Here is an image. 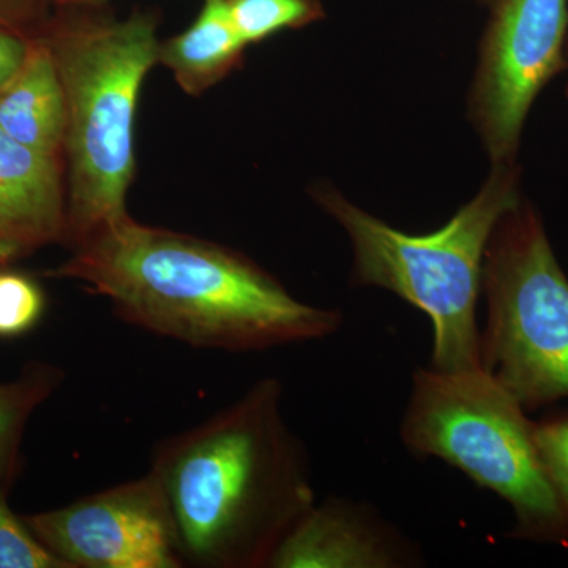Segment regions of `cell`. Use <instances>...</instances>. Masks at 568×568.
<instances>
[{
  "mask_svg": "<svg viewBox=\"0 0 568 568\" xmlns=\"http://www.w3.org/2000/svg\"><path fill=\"white\" fill-rule=\"evenodd\" d=\"M312 196L349 237L353 286L390 291L428 316L429 368L444 373L481 368L477 325L481 268L500 216L525 197L517 162L491 164L480 192L446 226L428 234L396 230L351 203L331 183H316Z\"/></svg>",
  "mask_w": 568,
  "mask_h": 568,
  "instance_id": "cell-4",
  "label": "cell"
},
{
  "mask_svg": "<svg viewBox=\"0 0 568 568\" xmlns=\"http://www.w3.org/2000/svg\"><path fill=\"white\" fill-rule=\"evenodd\" d=\"M567 55H568V39H567Z\"/></svg>",
  "mask_w": 568,
  "mask_h": 568,
  "instance_id": "cell-22",
  "label": "cell"
},
{
  "mask_svg": "<svg viewBox=\"0 0 568 568\" xmlns=\"http://www.w3.org/2000/svg\"><path fill=\"white\" fill-rule=\"evenodd\" d=\"M566 95H567V99H568V85H567V89H566Z\"/></svg>",
  "mask_w": 568,
  "mask_h": 568,
  "instance_id": "cell-21",
  "label": "cell"
},
{
  "mask_svg": "<svg viewBox=\"0 0 568 568\" xmlns=\"http://www.w3.org/2000/svg\"><path fill=\"white\" fill-rule=\"evenodd\" d=\"M480 366L526 410L568 398V278L523 197L497 222L481 268Z\"/></svg>",
  "mask_w": 568,
  "mask_h": 568,
  "instance_id": "cell-6",
  "label": "cell"
},
{
  "mask_svg": "<svg viewBox=\"0 0 568 568\" xmlns=\"http://www.w3.org/2000/svg\"><path fill=\"white\" fill-rule=\"evenodd\" d=\"M420 562V549L366 504L331 497L297 519L267 567L405 568Z\"/></svg>",
  "mask_w": 568,
  "mask_h": 568,
  "instance_id": "cell-9",
  "label": "cell"
},
{
  "mask_svg": "<svg viewBox=\"0 0 568 568\" xmlns=\"http://www.w3.org/2000/svg\"><path fill=\"white\" fill-rule=\"evenodd\" d=\"M70 250L65 263L43 275L80 283L125 323L197 349L253 353L316 342L345 323L338 310L298 301L230 246L132 216Z\"/></svg>",
  "mask_w": 568,
  "mask_h": 568,
  "instance_id": "cell-1",
  "label": "cell"
},
{
  "mask_svg": "<svg viewBox=\"0 0 568 568\" xmlns=\"http://www.w3.org/2000/svg\"><path fill=\"white\" fill-rule=\"evenodd\" d=\"M0 130L33 151L63 159L65 92L50 47L39 36L20 69L0 89Z\"/></svg>",
  "mask_w": 568,
  "mask_h": 568,
  "instance_id": "cell-11",
  "label": "cell"
},
{
  "mask_svg": "<svg viewBox=\"0 0 568 568\" xmlns=\"http://www.w3.org/2000/svg\"><path fill=\"white\" fill-rule=\"evenodd\" d=\"M11 485L0 480V568H67L11 510Z\"/></svg>",
  "mask_w": 568,
  "mask_h": 568,
  "instance_id": "cell-16",
  "label": "cell"
},
{
  "mask_svg": "<svg viewBox=\"0 0 568 568\" xmlns=\"http://www.w3.org/2000/svg\"><path fill=\"white\" fill-rule=\"evenodd\" d=\"M22 519L67 568L185 567L166 497L151 470Z\"/></svg>",
  "mask_w": 568,
  "mask_h": 568,
  "instance_id": "cell-8",
  "label": "cell"
},
{
  "mask_svg": "<svg viewBox=\"0 0 568 568\" xmlns=\"http://www.w3.org/2000/svg\"><path fill=\"white\" fill-rule=\"evenodd\" d=\"M63 381V372L47 362H31L21 375L0 384V480L13 484L21 470V444L29 418Z\"/></svg>",
  "mask_w": 568,
  "mask_h": 568,
  "instance_id": "cell-13",
  "label": "cell"
},
{
  "mask_svg": "<svg viewBox=\"0 0 568 568\" xmlns=\"http://www.w3.org/2000/svg\"><path fill=\"white\" fill-rule=\"evenodd\" d=\"M55 9V0H0V28L36 37Z\"/></svg>",
  "mask_w": 568,
  "mask_h": 568,
  "instance_id": "cell-18",
  "label": "cell"
},
{
  "mask_svg": "<svg viewBox=\"0 0 568 568\" xmlns=\"http://www.w3.org/2000/svg\"><path fill=\"white\" fill-rule=\"evenodd\" d=\"M484 369L417 368L402 436L418 457L443 459L514 511L511 536L568 544V517L548 476L534 422Z\"/></svg>",
  "mask_w": 568,
  "mask_h": 568,
  "instance_id": "cell-5",
  "label": "cell"
},
{
  "mask_svg": "<svg viewBox=\"0 0 568 568\" xmlns=\"http://www.w3.org/2000/svg\"><path fill=\"white\" fill-rule=\"evenodd\" d=\"M65 233V162L0 130V267L63 245Z\"/></svg>",
  "mask_w": 568,
  "mask_h": 568,
  "instance_id": "cell-10",
  "label": "cell"
},
{
  "mask_svg": "<svg viewBox=\"0 0 568 568\" xmlns=\"http://www.w3.org/2000/svg\"><path fill=\"white\" fill-rule=\"evenodd\" d=\"M44 310L47 295L37 280L11 267H0V338L29 334Z\"/></svg>",
  "mask_w": 568,
  "mask_h": 568,
  "instance_id": "cell-15",
  "label": "cell"
},
{
  "mask_svg": "<svg viewBox=\"0 0 568 568\" xmlns=\"http://www.w3.org/2000/svg\"><path fill=\"white\" fill-rule=\"evenodd\" d=\"M33 37L0 28V89L17 73L28 55Z\"/></svg>",
  "mask_w": 568,
  "mask_h": 568,
  "instance_id": "cell-19",
  "label": "cell"
},
{
  "mask_svg": "<svg viewBox=\"0 0 568 568\" xmlns=\"http://www.w3.org/2000/svg\"><path fill=\"white\" fill-rule=\"evenodd\" d=\"M245 50L226 0H204L185 31L160 41L159 62L173 73L183 92L200 97L241 69Z\"/></svg>",
  "mask_w": 568,
  "mask_h": 568,
  "instance_id": "cell-12",
  "label": "cell"
},
{
  "mask_svg": "<svg viewBox=\"0 0 568 568\" xmlns=\"http://www.w3.org/2000/svg\"><path fill=\"white\" fill-rule=\"evenodd\" d=\"M183 566L263 568L316 503L308 455L283 414L276 377L155 447Z\"/></svg>",
  "mask_w": 568,
  "mask_h": 568,
  "instance_id": "cell-2",
  "label": "cell"
},
{
  "mask_svg": "<svg viewBox=\"0 0 568 568\" xmlns=\"http://www.w3.org/2000/svg\"><path fill=\"white\" fill-rule=\"evenodd\" d=\"M103 6L55 7L37 33L50 47L65 92L69 248L130 216L138 103L142 82L159 63L156 13L134 10L118 18Z\"/></svg>",
  "mask_w": 568,
  "mask_h": 568,
  "instance_id": "cell-3",
  "label": "cell"
},
{
  "mask_svg": "<svg viewBox=\"0 0 568 568\" xmlns=\"http://www.w3.org/2000/svg\"><path fill=\"white\" fill-rule=\"evenodd\" d=\"M488 11L467 114L491 164L517 162L530 108L568 70V0H477Z\"/></svg>",
  "mask_w": 568,
  "mask_h": 568,
  "instance_id": "cell-7",
  "label": "cell"
},
{
  "mask_svg": "<svg viewBox=\"0 0 568 568\" xmlns=\"http://www.w3.org/2000/svg\"><path fill=\"white\" fill-rule=\"evenodd\" d=\"M541 458L568 517V413L534 422Z\"/></svg>",
  "mask_w": 568,
  "mask_h": 568,
  "instance_id": "cell-17",
  "label": "cell"
},
{
  "mask_svg": "<svg viewBox=\"0 0 568 568\" xmlns=\"http://www.w3.org/2000/svg\"><path fill=\"white\" fill-rule=\"evenodd\" d=\"M226 7L246 47L263 43L275 33L308 28L325 18L323 0H226Z\"/></svg>",
  "mask_w": 568,
  "mask_h": 568,
  "instance_id": "cell-14",
  "label": "cell"
},
{
  "mask_svg": "<svg viewBox=\"0 0 568 568\" xmlns=\"http://www.w3.org/2000/svg\"><path fill=\"white\" fill-rule=\"evenodd\" d=\"M108 0H55V7L69 6H99V3H106Z\"/></svg>",
  "mask_w": 568,
  "mask_h": 568,
  "instance_id": "cell-20",
  "label": "cell"
}]
</instances>
